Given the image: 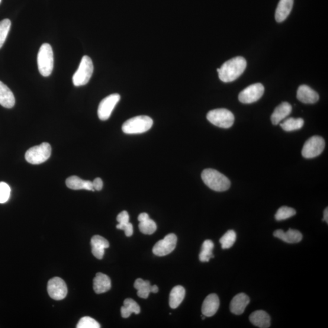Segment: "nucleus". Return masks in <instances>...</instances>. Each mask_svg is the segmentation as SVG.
<instances>
[{
    "instance_id": "f257e3e1",
    "label": "nucleus",
    "mask_w": 328,
    "mask_h": 328,
    "mask_svg": "<svg viewBox=\"0 0 328 328\" xmlns=\"http://www.w3.org/2000/svg\"><path fill=\"white\" fill-rule=\"evenodd\" d=\"M246 60L243 57H236L225 62L220 68L217 69L219 78L225 83L234 81L245 71Z\"/></svg>"
},
{
    "instance_id": "f03ea898",
    "label": "nucleus",
    "mask_w": 328,
    "mask_h": 328,
    "mask_svg": "<svg viewBox=\"0 0 328 328\" xmlns=\"http://www.w3.org/2000/svg\"><path fill=\"white\" fill-rule=\"evenodd\" d=\"M201 178L204 184L214 191H226L230 186V180L216 170L205 169L202 173Z\"/></svg>"
},
{
    "instance_id": "7ed1b4c3",
    "label": "nucleus",
    "mask_w": 328,
    "mask_h": 328,
    "mask_svg": "<svg viewBox=\"0 0 328 328\" xmlns=\"http://www.w3.org/2000/svg\"><path fill=\"white\" fill-rule=\"evenodd\" d=\"M153 124L152 118L147 115H138L125 122L122 129L124 133L128 134H141L149 131Z\"/></svg>"
},
{
    "instance_id": "20e7f679",
    "label": "nucleus",
    "mask_w": 328,
    "mask_h": 328,
    "mask_svg": "<svg viewBox=\"0 0 328 328\" xmlns=\"http://www.w3.org/2000/svg\"><path fill=\"white\" fill-rule=\"evenodd\" d=\"M37 63L41 76L48 77L51 75L54 67V54L50 44L41 45L38 53Z\"/></svg>"
},
{
    "instance_id": "39448f33",
    "label": "nucleus",
    "mask_w": 328,
    "mask_h": 328,
    "mask_svg": "<svg viewBox=\"0 0 328 328\" xmlns=\"http://www.w3.org/2000/svg\"><path fill=\"white\" fill-rule=\"evenodd\" d=\"M93 71L94 66L91 58L87 56H83L79 68L73 77V84L76 86L87 84L92 75Z\"/></svg>"
},
{
    "instance_id": "423d86ee",
    "label": "nucleus",
    "mask_w": 328,
    "mask_h": 328,
    "mask_svg": "<svg viewBox=\"0 0 328 328\" xmlns=\"http://www.w3.org/2000/svg\"><path fill=\"white\" fill-rule=\"evenodd\" d=\"M207 119L211 124L222 128H230L235 121L232 112L224 108L216 109L209 111Z\"/></svg>"
},
{
    "instance_id": "0eeeda50",
    "label": "nucleus",
    "mask_w": 328,
    "mask_h": 328,
    "mask_svg": "<svg viewBox=\"0 0 328 328\" xmlns=\"http://www.w3.org/2000/svg\"><path fill=\"white\" fill-rule=\"evenodd\" d=\"M51 154V147L50 144L43 143L39 146L29 149L25 154V159L31 164H40L46 161Z\"/></svg>"
},
{
    "instance_id": "6e6552de",
    "label": "nucleus",
    "mask_w": 328,
    "mask_h": 328,
    "mask_svg": "<svg viewBox=\"0 0 328 328\" xmlns=\"http://www.w3.org/2000/svg\"><path fill=\"white\" fill-rule=\"evenodd\" d=\"M325 147V142L323 137L314 136L304 143L302 149V156L304 158L312 159L319 156Z\"/></svg>"
},
{
    "instance_id": "1a4fd4ad",
    "label": "nucleus",
    "mask_w": 328,
    "mask_h": 328,
    "mask_svg": "<svg viewBox=\"0 0 328 328\" xmlns=\"http://www.w3.org/2000/svg\"><path fill=\"white\" fill-rule=\"evenodd\" d=\"M265 92L262 83H255L243 90L239 96V101L243 104H249L258 101Z\"/></svg>"
},
{
    "instance_id": "9d476101",
    "label": "nucleus",
    "mask_w": 328,
    "mask_h": 328,
    "mask_svg": "<svg viewBox=\"0 0 328 328\" xmlns=\"http://www.w3.org/2000/svg\"><path fill=\"white\" fill-rule=\"evenodd\" d=\"M120 99L121 96L119 94H112L103 99L100 103L98 111L100 120H108Z\"/></svg>"
},
{
    "instance_id": "9b49d317",
    "label": "nucleus",
    "mask_w": 328,
    "mask_h": 328,
    "mask_svg": "<svg viewBox=\"0 0 328 328\" xmlns=\"http://www.w3.org/2000/svg\"><path fill=\"white\" fill-rule=\"evenodd\" d=\"M176 235L170 233L163 240L157 242L153 247V252L154 255L159 256L169 255L175 250L177 243Z\"/></svg>"
},
{
    "instance_id": "f8f14e48",
    "label": "nucleus",
    "mask_w": 328,
    "mask_h": 328,
    "mask_svg": "<svg viewBox=\"0 0 328 328\" xmlns=\"http://www.w3.org/2000/svg\"><path fill=\"white\" fill-rule=\"evenodd\" d=\"M48 294L55 300H62L66 297L67 288L65 282L62 278L54 277L48 284Z\"/></svg>"
},
{
    "instance_id": "ddd939ff",
    "label": "nucleus",
    "mask_w": 328,
    "mask_h": 328,
    "mask_svg": "<svg viewBox=\"0 0 328 328\" xmlns=\"http://www.w3.org/2000/svg\"><path fill=\"white\" fill-rule=\"evenodd\" d=\"M220 307V300L215 294L208 295L205 298L202 306V313L205 317L214 316Z\"/></svg>"
},
{
    "instance_id": "4468645a",
    "label": "nucleus",
    "mask_w": 328,
    "mask_h": 328,
    "mask_svg": "<svg viewBox=\"0 0 328 328\" xmlns=\"http://www.w3.org/2000/svg\"><path fill=\"white\" fill-rule=\"evenodd\" d=\"M297 98L304 104H315L319 100V95L308 85H301L297 90Z\"/></svg>"
},
{
    "instance_id": "2eb2a0df",
    "label": "nucleus",
    "mask_w": 328,
    "mask_h": 328,
    "mask_svg": "<svg viewBox=\"0 0 328 328\" xmlns=\"http://www.w3.org/2000/svg\"><path fill=\"white\" fill-rule=\"evenodd\" d=\"M249 302V297L246 294L244 293L237 294L235 296L230 302V311L236 315L242 314Z\"/></svg>"
},
{
    "instance_id": "dca6fc26",
    "label": "nucleus",
    "mask_w": 328,
    "mask_h": 328,
    "mask_svg": "<svg viewBox=\"0 0 328 328\" xmlns=\"http://www.w3.org/2000/svg\"><path fill=\"white\" fill-rule=\"evenodd\" d=\"M273 236L289 244L297 243L303 239L300 231L292 229H289L286 232L281 229L276 230L273 232Z\"/></svg>"
},
{
    "instance_id": "f3484780",
    "label": "nucleus",
    "mask_w": 328,
    "mask_h": 328,
    "mask_svg": "<svg viewBox=\"0 0 328 328\" xmlns=\"http://www.w3.org/2000/svg\"><path fill=\"white\" fill-rule=\"evenodd\" d=\"M92 253L96 258L101 260L104 257L105 249L108 248L109 243L108 240L100 236L93 237L91 240Z\"/></svg>"
},
{
    "instance_id": "a211bd4d",
    "label": "nucleus",
    "mask_w": 328,
    "mask_h": 328,
    "mask_svg": "<svg viewBox=\"0 0 328 328\" xmlns=\"http://www.w3.org/2000/svg\"><path fill=\"white\" fill-rule=\"evenodd\" d=\"M111 288V282L109 276L101 272L98 273L93 280V289L96 293H105L110 290Z\"/></svg>"
},
{
    "instance_id": "6ab92c4d",
    "label": "nucleus",
    "mask_w": 328,
    "mask_h": 328,
    "mask_svg": "<svg viewBox=\"0 0 328 328\" xmlns=\"http://www.w3.org/2000/svg\"><path fill=\"white\" fill-rule=\"evenodd\" d=\"M292 106L288 102H284L276 107L271 115V122L273 125H278L287 118L292 112Z\"/></svg>"
},
{
    "instance_id": "aec40b11",
    "label": "nucleus",
    "mask_w": 328,
    "mask_h": 328,
    "mask_svg": "<svg viewBox=\"0 0 328 328\" xmlns=\"http://www.w3.org/2000/svg\"><path fill=\"white\" fill-rule=\"evenodd\" d=\"M294 0H280L275 11V20L282 22L286 20L293 7Z\"/></svg>"
},
{
    "instance_id": "412c9836",
    "label": "nucleus",
    "mask_w": 328,
    "mask_h": 328,
    "mask_svg": "<svg viewBox=\"0 0 328 328\" xmlns=\"http://www.w3.org/2000/svg\"><path fill=\"white\" fill-rule=\"evenodd\" d=\"M249 320L253 325L260 328H268L271 325V317L265 311L253 312L250 314Z\"/></svg>"
},
{
    "instance_id": "4be33fe9",
    "label": "nucleus",
    "mask_w": 328,
    "mask_h": 328,
    "mask_svg": "<svg viewBox=\"0 0 328 328\" xmlns=\"http://www.w3.org/2000/svg\"><path fill=\"white\" fill-rule=\"evenodd\" d=\"M66 184L67 188L72 190H86V191H95L93 189L92 182L85 181L77 176L69 177L66 179Z\"/></svg>"
},
{
    "instance_id": "5701e85b",
    "label": "nucleus",
    "mask_w": 328,
    "mask_h": 328,
    "mask_svg": "<svg viewBox=\"0 0 328 328\" xmlns=\"http://www.w3.org/2000/svg\"><path fill=\"white\" fill-rule=\"evenodd\" d=\"M15 104V97L11 90L0 81V105L6 108H11Z\"/></svg>"
},
{
    "instance_id": "b1692460",
    "label": "nucleus",
    "mask_w": 328,
    "mask_h": 328,
    "mask_svg": "<svg viewBox=\"0 0 328 328\" xmlns=\"http://www.w3.org/2000/svg\"><path fill=\"white\" fill-rule=\"evenodd\" d=\"M185 290L181 286H176L172 289L170 294L169 304L172 309L178 308L184 300Z\"/></svg>"
},
{
    "instance_id": "393cba45",
    "label": "nucleus",
    "mask_w": 328,
    "mask_h": 328,
    "mask_svg": "<svg viewBox=\"0 0 328 328\" xmlns=\"http://www.w3.org/2000/svg\"><path fill=\"white\" fill-rule=\"evenodd\" d=\"M121 315L123 318L129 317L132 313L139 314L140 312L139 305L131 298H127L121 308Z\"/></svg>"
},
{
    "instance_id": "a878e982",
    "label": "nucleus",
    "mask_w": 328,
    "mask_h": 328,
    "mask_svg": "<svg viewBox=\"0 0 328 328\" xmlns=\"http://www.w3.org/2000/svg\"><path fill=\"white\" fill-rule=\"evenodd\" d=\"M214 244L213 241L207 240L202 244L201 250L199 253V259L201 262H208L210 259L214 258L213 250Z\"/></svg>"
},
{
    "instance_id": "bb28decb",
    "label": "nucleus",
    "mask_w": 328,
    "mask_h": 328,
    "mask_svg": "<svg viewBox=\"0 0 328 328\" xmlns=\"http://www.w3.org/2000/svg\"><path fill=\"white\" fill-rule=\"evenodd\" d=\"M134 286L137 290V295L140 298H147L152 292V286L149 281L138 278L135 281Z\"/></svg>"
},
{
    "instance_id": "cd10ccee",
    "label": "nucleus",
    "mask_w": 328,
    "mask_h": 328,
    "mask_svg": "<svg viewBox=\"0 0 328 328\" xmlns=\"http://www.w3.org/2000/svg\"><path fill=\"white\" fill-rule=\"evenodd\" d=\"M304 121L301 118H289L280 124V126L286 131L298 130L303 127Z\"/></svg>"
},
{
    "instance_id": "c85d7f7f",
    "label": "nucleus",
    "mask_w": 328,
    "mask_h": 328,
    "mask_svg": "<svg viewBox=\"0 0 328 328\" xmlns=\"http://www.w3.org/2000/svg\"><path fill=\"white\" fill-rule=\"evenodd\" d=\"M237 240V234L233 230H228L223 237L221 238L220 242L222 248L223 249H230L233 246Z\"/></svg>"
},
{
    "instance_id": "c756f323",
    "label": "nucleus",
    "mask_w": 328,
    "mask_h": 328,
    "mask_svg": "<svg viewBox=\"0 0 328 328\" xmlns=\"http://www.w3.org/2000/svg\"><path fill=\"white\" fill-rule=\"evenodd\" d=\"M139 229L141 232L146 235H152L155 232L157 229V226L155 222L151 219L139 222Z\"/></svg>"
},
{
    "instance_id": "7c9ffc66",
    "label": "nucleus",
    "mask_w": 328,
    "mask_h": 328,
    "mask_svg": "<svg viewBox=\"0 0 328 328\" xmlns=\"http://www.w3.org/2000/svg\"><path fill=\"white\" fill-rule=\"evenodd\" d=\"M295 214L296 211L293 208L283 206L276 212L275 218L276 221H283L294 216Z\"/></svg>"
},
{
    "instance_id": "2f4dec72",
    "label": "nucleus",
    "mask_w": 328,
    "mask_h": 328,
    "mask_svg": "<svg viewBox=\"0 0 328 328\" xmlns=\"http://www.w3.org/2000/svg\"><path fill=\"white\" fill-rule=\"evenodd\" d=\"M11 27V21L9 19H5L0 21V49L4 44Z\"/></svg>"
},
{
    "instance_id": "473e14b6",
    "label": "nucleus",
    "mask_w": 328,
    "mask_h": 328,
    "mask_svg": "<svg viewBox=\"0 0 328 328\" xmlns=\"http://www.w3.org/2000/svg\"><path fill=\"white\" fill-rule=\"evenodd\" d=\"M101 327L97 321L90 317H82L76 326L77 328H100Z\"/></svg>"
},
{
    "instance_id": "72a5a7b5",
    "label": "nucleus",
    "mask_w": 328,
    "mask_h": 328,
    "mask_svg": "<svg viewBox=\"0 0 328 328\" xmlns=\"http://www.w3.org/2000/svg\"><path fill=\"white\" fill-rule=\"evenodd\" d=\"M11 188L6 182H0V203L4 204L10 198Z\"/></svg>"
},
{
    "instance_id": "f704fd0d",
    "label": "nucleus",
    "mask_w": 328,
    "mask_h": 328,
    "mask_svg": "<svg viewBox=\"0 0 328 328\" xmlns=\"http://www.w3.org/2000/svg\"><path fill=\"white\" fill-rule=\"evenodd\" d=\"M116 227L118 229L123 230L125 231V236L128 237L132 236L133 233V225L130 222L123 225L118 224Z\"/></svg>"
},
{
    "instance_id": "c9c22d12",
    "label": "nucleus",
    "mask_w": 328,
    "mask_h": 328,
    "mask_svg": "<svg viewBox=\"0 0 328 328\" xmlns=\"http://www.w3.org/2000/svg\"><path fill=\"white\" fill-rule=\"evenodd\" d=\"M117 221L119 223L118 224L120 225H123L129 223V214H128L127 211L121 212V213L118 215Z\"/></svg>"
},
{
    "instance_id": "e433bc0d",
    "label": "nucleus",
    "mask_w": 328,
    "mask_h": 328,
    "mask_svg": "<svg viewBox=\"0 0 328 328\" xmlns=\"http://www.w3.org/2000/svg\"><path fill=\"white\" fill-rule=\"evenodd\" d=\"M93 189L95 191H100L103 188V181L101 178H96L92 182Z\"/></svg>"
},
{
    "instance_id": "4c0bfd02",
    "label": "nucleus",
    "mask_w": 328,
    "mask_h": 328,
    "mask_svg": "<svg viewBox=\"0 0 328 328\" xmlns=\"http://www.w3.org/2000/svg\"><path fill=\"white\" fill-rule=\"evenodd\" d=\"M149 215L146 213H142L139 215L138 217V221L139 222L147 220V219L149 218Z\"/></svg>"
},
{
    "instance_id": "58836bf2",
    "label": "nucleus",
    "mask_w": 328,
    "mask_h": 328,
    "mask_svg": "<svg viewBox=\"0 0 328 328\" xmlns=\"http://www.w3.org/2000/svg\"><path fill=\"white\" fill-rule=\"evenodd\" d=\"M323 221L326 222L327 224L328 223V208H327V207H326L325 208V210H324Z\"/></svg>"
},
{
    "instance_id": "ea45409f",
    "label": "nucleus",
    "mask_w": 328,
    "mask_h": 328,
    "mask_svg": "<svg viewBox=\"0 0 328 328\" xmlns=\"http://www.w3.org/2000/svg\"><path fill=\"white\" fill-rule=\"evenodd\" d=\"M159 291V288L156 285L152 286V292L157 293Z\"/></svg>"
},
{
    "instance_id": "a19ab883",
    "label": "nucleus",
    "mask_w": 328,
    "mask_h": 328,
    "mask_svg": "<svg viewBox=\"0 0 328 328\" xmlns=\"http://www.w3.org/2000/svg\"><path fill=\"white\" fill-rule=\"evenodd\" d=\"M1 2H2V0H0V3H1Z\"/></svg>"
}]
</instances>
